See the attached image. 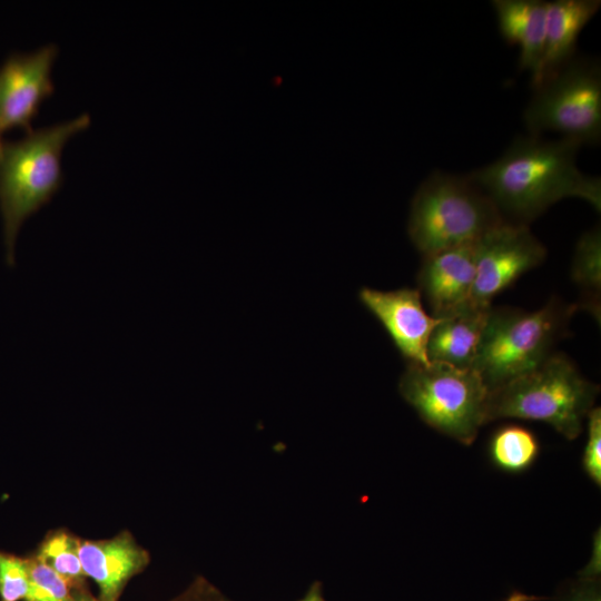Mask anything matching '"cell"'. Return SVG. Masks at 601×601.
<instances>
[{
    "label": "cell",
    "instance_id": "1",
    "mask_svg": "<svg viewBox=\"0 0 601 601\" xmlns=\"http://www.w3.org/2000/svg\"><path fill=\"white\" fill-rule=\"evenodd\" d=\"M580 147L565 138L519 136L499 159L469 176L508 221L528 225L570 197L583 199L600 211L601 181L577 166Z\"/></svg>",
    "mask_w": 601,
    "mask_h": 601
},
{
    "label": "cell",
    "instance_id": "2",
    "mask_svg": "<svg viewBox=\"0 0 601 601\" xmlns=\"http://www.w3.org/2000/svg\"><path fill=\"white\" fill-rule=\"evenodd\" d=\"M90 125L88 114L31 130L0 145V213L6 262L16 263V240L23 223L48 204L63 180L61 152L67 141Z\"/></svg>",
    "mask_w": 601,
    "mask_h": 601
},
{
    "label": "cell",
    "instance_id": "3",
    "mask_svg": "<svg viewBox=\"0 0 601 601\" xmlns=\"http://www.w3.org/2000/svg\"><path fill=\"white\" fill-rule=\"evenodd\" d=\"M598 393L599 386L584 378L566 355L552 353L533 370L489 392L485 424L508 417L541 421L574 440Z\"/></svg>",
    "mask_w": 601,
    "mask_h": 601
},
{
    "label": "cell",
    "instance_id": "4",
    "mask_svg": "<svg viewBox=\"0 0 601 601\" xmlns=\"http://www.w3.org/2000/svg\"><path fill=\"white\" fill-rule=\"evenodd\" d=\"M575 311V305L560 299H551L533 312L491 306L472 366L489 392L548 358Z\"/></svg>",
    "mask_w": 601,
    "mask_h": 601
},
{
    "label": "cell",
    "instance_id": "5",
    "mask_svg": "<svg viewBox=\"0 0 601 601\" xmlns=\"http://www.w3.org/2000/svg\"><path fill=\"white\" fill-rule=\"evenodd\" d=\"M505 220L469 175L431 174L416 190L407 231L423 255L475 243Z\"/></svg>",
    "mask_w": 601,
    "mask_h": 601
},
{
    "label": "cell",
    "instance_id": "6",
    "mask_svg": "<svg viewBox=\"0 0 601 601\" xmlns=\"http://www.w3.org/2000/svg\"><path fill=\"white\" fill-rule=\"evenodd\" d=\"M398 390L427 425L462 444L485 424L489 390L473 368L408 363Z\"/></svg>",
    "mask_w": 601,
    "mask_h": 601
},
{
    "label": "cell",
    "instance_id": "7",
    "mask_svg": "<svg viewBox=\"0 0 601 601\" xmlns=\"http://www.w3.org/2000/svg\"><path fill=\"white\" fill-rule=\"evenodd\" d=\"M524 111L530 135L558 132L582 145L601 138V68L594 58L575 55L533 89Z\"/></svg>",
    "mask_w": 601,
    "mask_h": 601
},
{
    "label": "cell",
    "instance_id": "8",
    "mask_svg": "<svg viewBox=\"0 0 601 601\" xmlns=\"http://www.w3.org/2000/svg\"><path fill=\"white\" fill-rule=\"evenodd\" d=\"M546 256L528 225L503 220L474 243L475 278L471 305L487 309L495 295Z\"/></svg>",
    "mask_w": 601,
    "mask_h": 601
},
{
    "label": "cell",
    "instance_id": "9",
    "mask_svg": "<svg viewBox=\"0 0 601 601\" xmlns=\"http://www.w3.org/2000/svg\"><path fill=\"white\" fill-rule=\"evenodd\" d=\"M58 53L53 43L29 53H13L0 67V141L13 128L31 131L41 102L55 90L51 68Z\"/></svg>",
    "mask_w": 601,
    "mask_h": 601
},
{
    "label": "cell",
    "instance_id": "10",
    "mask_svg": "<svg viewBox=\"0 0 601 601\" xmlns=\"http://www.w3.org/2000/svg\"><path fill=\"white\" fill-rule=\"evenodd\" d=\"M358 297L381 322L408 363L431 364L427 342L440 318L426 313L418 289L403 287L384 292L363 287Z\"/></svg>",
    "mask_w": 601,
    "mask_h": 601
},
{
    "label": "cell",
    "instance_id": "11",
    "mask_svg": "<svg viewBox=\"0 0 601 601\" xmlns=\"http://www.w3.org/2000/svg\"><path fill=\"white\" fill-rule=\"evenodd\" d=\"M475 278L474 243L423 256L417 280L431 315H452L471 305Z\"/></svg>",
    "mask_w": 601,
    "mask_h": 601
},
{
    "label": "cell",
    "instance_id": "12",
    "mask_svg": "<svg viewBox=\"0 0 601 601\" xmlns=\"http://www.w3.org/2000/svg\"><path fill=\"white\" fill-rule=\"evenodd\" d=\"M79 558L87 578L98 585L102 601H119L130 579L150 562L149 552L129 531L104 540L80 539Z\"/></svg>",
    "mask_w": 601,
    "mask_h": 601
},
{
    "label": "cell",
    "instance_id": "13",
    "mask_svg": "<svg viewBox=\"0 0 601 601\" xmlns=\"http://www.w3.org/2000/svg\"><path fill=\"white\" fill-rule=\"evenodd\" d=\"M502 38L520 48L519 68L536 85L544 52L546 2L542 0H493Z\"/></svg>",
    "mask_w": 601,
    "mask_h": 601
},
{
    "label": "cell",
    "instance_id": "14",
    "mask_svg": "<svg viewBox=\"0 0 601 601\" xmlns=\"http://www.w3.org/2000/svg\"><path fill=\"white\" fill-rule=\"evenodd\" d=\"M600 7V0L546 2L544 52L540 76L533 89L577 55L579 36Z\"/></svg>",
    "mask_w": 601,
    "mask_h": 601
},
{
    "label": "cell",
    "instance_id": "15",
    "mask_svg": "<svg viewBox=\"0 0 601 601\" xmlns=\"http://www.w3.org/2000/svg\"><path fill=\"white\" fill-rule=\"evenodd\" d=\"M490 308L470 305L452 315L441 317L427 342L430 363L472 368Z\"/></svg>",
    "mask_w": 601,
    "mask_h": 601
},
{
    "label": "cell",
    "instance_id": "16",
    "mask_svg": "<svg viewBox=\"0 0 601 601\" xmlns=\"http://www.w3.org/2000/svg\"><path fill=\"white\" fill-rule=\"evenodd\" d=\"M571 278L581 290L577 308L588 311L600 324L601 233L595 227L579 238L571 266Z\"/></svg>",
    "mask_w": 601,
    "mask_h": 601
},
{
    "label": "cell",
    "instance_id": "17",
    "mask_svg": "<svg viewBox=\"0 0 601 601\" xmlns=\"http://www.w3.org/2000/svg\"><path fill=\"white\" fill-rule=\"evenodd\" d=\"M539 453L540 444L535 434L516 424L497 428L489 443L492 463L509 473L524 472L535 462Z\"/></svg>",
    "mask_w": 601,
    "mask_h": 601
},
{
    "label": "cell",
    "instance_id": "18",
    "mask_svg": "<svg viewBox=\"0 0 601 601\" xmlns=\"http://www.w3.org/2000/svg\"><path fill=\"white\" fill-rule=\"evenodd\" d=\"M80 539L67 529L46 534L32 555L49 566L72 589L87 584L79 558Z\"/></svg>",
    "mask_w": 601,
    "mask_h": 601
},
{
    "label": "cell",
    "instance_id": "19",
    "mask_svg": "<svg viewBox=\"0 0 601 601\" xmlns=\"http://www.w3.org/2000/svg\"><path fill=\"white\" fill-rule=\"evenodd\" d=\"M29 589L23 601H76L70 584L32 554L27 556Z\"/></svg>",
    "mask_w": 601,
    "mask_h": 601
},
{
    "label": "cell",
    "instance_id": "20",
    "mask_svg": "<svg viewBox=\"0 0 601 601\" xmlns=\"http://www.w3.org/2000/svg\"><path fill=\"white\" fill-rule=\"evenodd\" d=\"M28 589L27 558L0 551V597L2 601L24 600Z\"/></svg>",
    "mask_w": 601,
    "mask_h": 601
},
{
    "label": "cell",
    "instance_id": "21",
    "mask_svg": "<svg viewBox=\"0 0 601 601\" xmlns=\"http://www.w3.org/2000/svg\"><path fill=\"white\" fill-rule=\"evenodd\" d=\"M588 439L582 456V466L589 479L601 485V410L592 407L587 415Z\"/></svg>",
    "mask_w": 601,
    "mask_h": 601
},
{
    "label": "cell",
    "instance_id": "22",
    "mask_svg": "<svg viewBox=\"0 0 601 601\" xmlns=\"http://www.w3.org/2000/svg\"><path fill=\"white\" fill-rule=\"evenodd\" d=\"M169 601H231L220 592L213 583L203 577H198L180 593Z\"/></svg>",
    "mask_w": 601,
    "mask_h": 601
},
{
    "label": "cell",
    "instance_id": "23",
    "mask_svg": "<svg viewBox=\"0 0 601 601\" xmlns=\"http://www.w3.org/2000/svg\"><path fill=\"white\" fill-rule=\"evenodd\" d=\"M559 601H601L600 579L579 578L564 588Z\"/></svg>",
    "mask_w": 601,
    "mask_h": 601
},
{
    "label": "cell",
    "instance_id": "24",
    "mask_svg": "<svg viewBox=\"0 0 601 601\" xmlns=\"http://www.w3.org/2000/svg\"><path fill=\"white\" fill-rule=\"evenodd\" d=\"M601 549H600V531L598 530L593 540L592 556L587 566L579 573L580 578L600 579L601 572Z\"/></svg>",
    "mask_w": 601,
    "mask_h": 601
},
{
    "label": "cell",
    "instance_id": "25",
    "mask_svg": "<svg viewBox=\"0 0 601 601\" xmlns=\"http://www.w3.org/2000/svg\"><path fill=\"white\" fill-rule=\"evenodd\" d=\"M298 601H325L322 583L319 581L313 582Z\"/></svg>",
    "mask_w": 601,
    "mask_h": 601
},
{
    "label": "cell",
    "instance_id": "26",
    "mask_svg": "<svg viewBox=\"0 0 601 601\" xmlns=\"http://www.w3.org/2000/svg\"><path fill=\"white\" fill-rule=\"evenodd\" d=\"M76 601H102L98 597H95L89 591L87 584L72 589Z\"/></svg>",
    "mask_w": 601,
    "mask_h": 601
},
{
    "label": "cell",
    "instance_id": "27",
    "mask_svg": "<svg viewBox=\"0 0 601 601\" xmlns=\"http://www.w3.org/2000/svg\"><path fill=\"white\" fill-rule=\"evenodd\" d=\"M548 600V598L544 597H536V595H530L522 593L520 591H513L505 601H542Z\"/></svg>",
    "mask_w": 601,
    "mask_h": 601
},
{
    "label": "cell",
    "instance_id": "28",
    "mask_svg": "<svg viewBox=\"0 0 601 601\" xmlns=\"http://www.w3.org/2000/svg\"><path fill=\"white\" fill-rule=\"evenodd\" d=\"M2 141H0V145H1Z\"/></svg>",
    "mask_w": 601,
    "mask_h": 601
}]
</instances>
